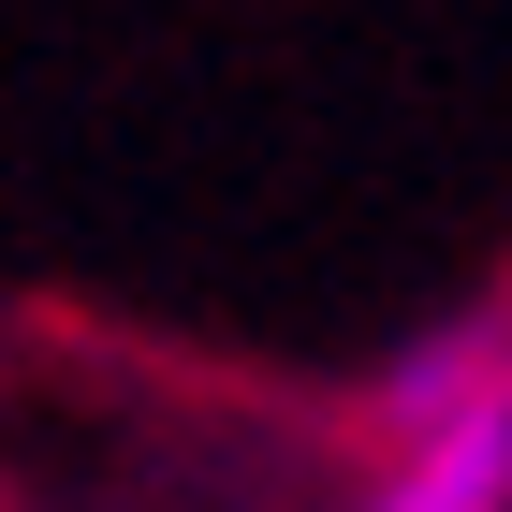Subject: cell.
<instances>
[{
  "label": "cell",
  "instance_id": "cell-1",
  "mask_svg": "<svg viewBox=\"0 0 512 512\" xmlns=\"http://www.w3.org/2000/svg\"><path fill=\"white\" fill-rule=\"evenodd\" d=\"M366 512H512V366L425 425H395V469L366 483Z\"/></svg>",
  "mask_w": 512,
  "mask_h": 512
}]
</instances>
